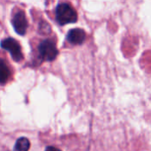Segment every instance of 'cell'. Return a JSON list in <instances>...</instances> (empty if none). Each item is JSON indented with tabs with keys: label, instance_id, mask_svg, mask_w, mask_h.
<instances>
[{
	"label": "cell",
	"instance_id": "obj_2",
	"mask_svg": "<svg viewBox=\"0 0 151 151\" xmlns=\"http://www.w3.org/2000/svg\"><path fill=\"white\" fill-rule=\"evenodd\" d=\"M38 50L40 57L46 61H53L58 54L57 46L51 40L42 41L39 45Z\"/></svg>",
	"mask_w": 151,
	"mask_h": 151
},
{
	"label": "cell",
	"instance_id": "obj_6",
	"mask_svg": "<svg viewBox=\"0 0 151 151\" xmlns=\"http://www.w3.org/2000/svg\"><path fill=\"white\" fill-rule=\"evenodd\" d=\"M11 75V71L7 64L0 58V84H4L7 82Z\"/></svg>",
	"mask_w": 151,
	"mask_h": 151
},
{
	"label": "cell",
	"instance_id": "obj_7",
	"mask_svg": "<svg viewBox=\"0 0 151 151\" xmlns=\"http://www.w3.org/2000/svg\"><path fill=\"white\" fill-rule=\"evenodd\" d=\"M30 148V142L27 138H19L15 144L14 150H19V151H27L29 150Z\"/></svg>",
	"mask_w": 151,
	"mask_h": 151
},
{
	"label": "cell",
	"instance_id": "obj_5",
	"mask_svg": "<svg viewBox=\"0 0 151 151\" xmlns=\"http://www.w3.org/2000/svg\"><path fill=\"white\" fill-rule=\"evenodd\" d=\"M66 38L70 43L73 45H79L83 43L86 40V33L81 28H74L68 32Z\"/></svg>",
	"mask_w": 151,
	"mask_h": 151
},
{
	"label": "cell",
	"instance_id": "obj_4",
	"mask_svg": "<svg viewBox=\"0 0 151 151\" xmlns=\"http://www.w3.org/2000/svg\"><path fill=\"white\" fill-rule=\"evenodd\" d=\"M12 26L17 34L21 35L26 34L27 29V20L24 12L19 11L17 13H15L12 19Z\"/></svg>",
	"mask_w": 151,
	"mask_h": 151
},
{
	"label": "cell",
	"instance_id": "obj_1",
	"mask_svg": "<svg viewBox=\"0 0 151 151\" xmlns=\"http://www.w3.org/2000/svg\"><path fill=\"white\" fill-rule=\"evenodd\" d=\"M77 12L75 10L66 3H62L58 5L56 9V19L60 25H66L77 21Z\"/></svg>",
	"mask_w": 151,
	"mask_h": 151
},
{
	"label": "cell",
	"instance_id": "obj_3",
	"mask_svg": "<svg viewBox=\"0 0 151 151\" xmlns=\"http://www.w3.org/2000/svg\"><path fill=\"white\" fill-rule=\"evenodd\" d=\"M1 47L11 53L12 59L19 62L23 59V54L19 43L13 38H6L1 42Z\"/></svg>",
	"mask_w": 151,
	"mask_h": 151
}]
</instances>
